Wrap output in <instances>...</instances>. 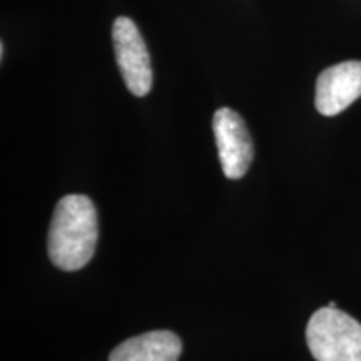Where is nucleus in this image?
I'll return each mask as SVG.
<instances>
[{
	"mask_svg": "<svg viewBox=\"0 0 361 361\" xmlns=\"http://www.w3.org/2000/svg\"><path fill=\"white\" fill-rule=\"evenodd\" d=\"M112 44L126 87L135 97L147 96L152 87V66L147 45L129 17H117L112 25Z\"/></svg>",
	"mask_w": 361,
	"mask_h": 361,
	"instance_id": "7ed1b4c3",
	"label": "nucleus"
},
{
	"mask_svg": "<svg viewBox=\"0 0 361 361\" xmlns=\"http://www.w3.org/2000/svg\"><path fill=\"white\" fill-rule=\"evenodd\" d=\"M99 239L97 211L90 197L69 194L57 202L49 228V258L59 269L79 271L92 259Z\"/></svg>",
	"mask_w": 361,
	"mask_h": 361,
	"instance_id": "f257e3e1",
	"label": "nucleus"
},
{
	"mask_svg": "<svg viewBox=\"0 0 361 361\" xmlns=\"http://www.w3.org/2000/svg\"><path fill=\"white\" fill-rule=\"evenodd\" d=\"M328 306H329V308H336V303H335V301H329Z\"/></svg>",
	"mask_w": 361,
	"mask_h": 361,
	"instance_id": "0eeeda50",
	"label": "nucleus"
},
{
	"mask_svg": "<svg viewBox=\"0 0 361 361\" xmlns=\"http://www.w3.org/2000/svg\"><path fill=\"white\" fill-rule=\"evenodd\" d=\"M213 133L219 162L228 179H241L250 169L255 147L243 117L229 107L214 112Z\"/></svg>",
	"mask_w": 361,
	"mask_h": 361,
	"instance_id": "20e7f679",
	"label": "nucleus"
},
{
	"mask_svg": "<svg viewBox=\"0 0 361 361\" xmlns=\"http://www.w3.org/2000/svg\"><path fill=\"white\" fill-rule=\"evenodd\" d=\"M306 343L316 361H361V324L338 308L314 311L306 326Z\"/></svg>",
	"mask_w": 361,
	"mask_h": 361,
	"instance_id": "f03ea898",
	"label": "nucleus"
},
{
	"mask_svg": "<svg viewBox=\"0 0 361 361\" xmlns=\"http://www.w3.org/2000/svg\"><path fill=\"white\" fill-rule=\"evenodd\" d=\"M361 97V62L346 61L324 69L316 80L314 106L319 114L338 116Z\"/></svg>",
	"mask_w": 361,
	"mask_h": 361,
	"instance_id": "39448f33",
	"label": "nucleus"
},
{
	"mask_svg": "<svg viewBox=\"0 0 361 361\" xmlns=\"http://www.w3.org/2000/svg\"><path fill=\"white\" fill-rule=\"evenodd\" d=\"M183 351L179 336L168 329L129 338L112 350L109 361H178Z\"/></svg>",
	"mask_w": 361,
	"mask_h": 361,
	"instance_id": "423d86ee",
	"label": "nucleus"
}]
</instances>
